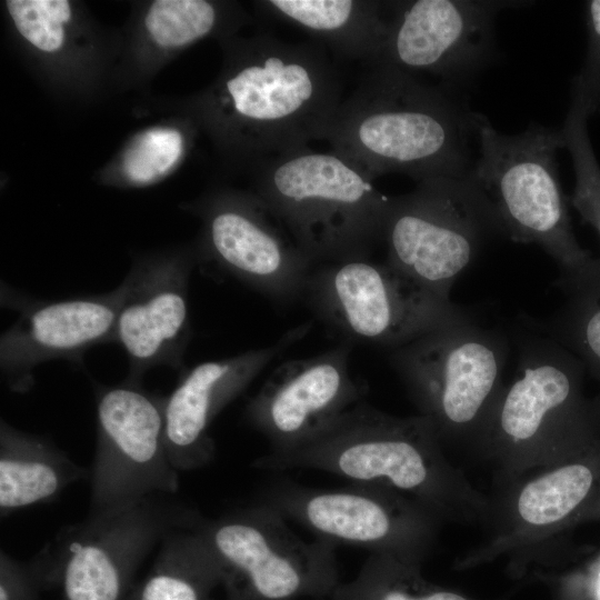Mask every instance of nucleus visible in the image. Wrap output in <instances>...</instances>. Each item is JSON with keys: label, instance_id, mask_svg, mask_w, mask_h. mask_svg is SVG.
I'll use <instances>...</instances> for the list:
<instances>
[{"label": "nucleus", "instance_id": "23", "mask_svg": "<svg viewBox=\"0 0 600 600\" xmlns=\"http://www.w3.org/2000/svg\"><path fill=\"white\" fill-rule=\"evenodd\" d=\"M196 524L176 529L161 541L149 573L128 600H213L224 571Z\"/></svg>", "mask_w": 600, "mask_h": 600}, {"label": "nucleus", "instance_id": "19", "mask_svg": "<svg viewBox=\"0 0 600 600\" xmlns=\"http://www.w3.org/2000/svg\"><path fill=\"white\" fill-rule=\"evenodd\" d=\"M124 296L122 281L106 293L20 302L19 318L0 339V369L8 388L26 393L38 366L61 359L83 367L90 349L113 343Z\"/></svg>", "mask_w": 600, "mask_h": 600}, {"label": "nucleus", "instance_id": "27", "mask_svg": "<svg viewBox=\"0 0 600 600\" xmlns=\"http://www.w3.org/2000/svg\"><path fill=\"white\" fill-rule=\"evenodd\" d=\"M216 4L206 0H157L146 16L150 37L162 47H182L210 34L219 23Z\"/></svg>", "mask_w": 600, "mask_h": 600}, {"label": "nucleus", "instance_id": "10", "mask_svg": "<svg viewBox=\"0 0 600 600\" xmlns=\"http://www.w3.org/2000/svg\"><path fill=\"white\" fill-rule=\"evenodd\" d=\"M287 521L263 502L217 519L200 518L196 529L223 568L228 599L331 596L339 583L337 546L318 538L308 542Z\"/></svg>", "mask_w": 600, "mask_h": 600}, {"label": "nucleus", "instance_id": "12", "mask_svg": "<svg viewBox=\"0 0 600 600\" xmlns=\"http://www.w3.org/2000/svg\"><path fill=\"white\" fill-rule=\"evenodd\" d=\"M260 502L318 539L417 563H423L432 550L442 522L407 496L359 483L330 489L280 483Z\"/></svg>", "mask_w": 600, "mask_h": 600}, {"label": "nucleus", "instance_id": "6", "mask_svg": "<svg viewBox=\"0 0 600 600\" xmlns=\"http://www.w3.org/2000/svg\"><path fill=\"white\" fill-rule=\"evenodd\" d=\"M473 126L479 154L468 176L491 206L500 233L540 246L561 277L588 268L594 258L573 233L558 174L561 130L532 124L519 134H502L477 112Z\"/></svg>", "mask_w": 600, "mask_h": 600}, {"label": "nucleus", "instance_id": "4", "mask_svg": "<svg viewBox=\"0 0 600 600\" xmlns=\"http://www.w3.org/2000/svg\"><path fill=\"white\" fill-rule=\"evenodd\" d=\"M582 362L556 340L528 342L516 378L502 387L473 449L503 484L582 449L600 436V401L583 393Z\"/></svg>", "mask_w": 600, "mask_h": 600}, {"label": "nucleus", "instance_id": "1", "mask_svg": "<svg viewBox=\"0 0 600 600\" xmlns=\"http://www.w3.org/2000/svg\"><path fill=\"white\" fill-rule=\"evenodd\" d=\"M441 444L427 418L396 417L361 401L303 444L270 451L253 466L329 472L407 496L442 522L487 526L491 498L447 459Z\"/></svg>", "mask_w": 600, "mask_h": 600}, {"label": "nucleus", "instance_id": "14", "mask_svg": "<svg viewBox=\"0 0 600 600\" xmlns=\"http://www.w3.org/2000/svg\"><path fill=\"white\" fill-rule=\"evenodd\" d=\"M600 493V436L571 456L499 486L491 498L488 536L456 561L471 569L508 556H531L577 527Z\"/></svg>", "mask_w": 600, "mask_h": 600}, {"label": "nucleus", "instance_id": "32", "mask_svg": "<svg viewBox=\"0 0 600 600\" xmlns=\"http://www.w3.org/2000/svg\"><path fill=\"white\" fill-rule=\"evenodd\" d=\"M591 521H600V493L593 500L590 507L584 511V513L579 520V524Z\"/></svg>", "mask_w": 600, "mask_h": 600}, {"label": "nucleus", "instance_id": "30", "mask_svg": "<svg viewBox=\"0 0 600 600\" xmlns=\"http://www.w3.org/2000/svg\"><path fill=\"white\" fill-rule=\"evenodd\" d=\"M584 8L587 54L571 89L586 99L594 114L600 111V0L588 1Z\"/></svg>", "mask_w": 600, "mask_h": 600}, {"label": "nucleus", "instance_id": "2", "mask_svg": "<svg viewBox=\"0 0 600 600\" xmlns=\"http://www.w3.org/2000/svg\"><path fill=\"white\" fill-rule=\"evenodd\" d=\"M473 113L449 88L372 67L341 102L324 140L372 180L393 172L417 182L459 178L473 163Z\"/></svg>", "mask_w": 600, "mask_h": 600}, {"label": "nucleus", "instance_id": "3", "mask_svg": "<svg viewBox=\"0 0 600 600\" xmlns=\"http://www.w3.org/2000/svg\"><path fill=\"white\" fill-rule=\"evenodd\" d=\"M341 102L321 46L260 34L233 54L206 107L228 143L262 161L324 139Z\"/></svg>", "mask_w": 600, "mask_h": 600}, {"label": "nucleus", "instance_id": "20", "mask_svg": "<svg viewBox=\"0 0 600 600\" xmlns=\"http://www.w3.org/2000/svg\"><path fill=\"white\" fill-rule=\"evenodd\" d=\"M310 328L311 322H306L270 346L204 361L180 373L176 388L164 397L163 408L167 450L178 471L197 470L213 459L210 427L216 417Z\"/></svg>", "mask_w": 600, "mask_h": 600}, {"label": "nucleus", "instance_id": "7", "mask_svg": "<svg viewBox=\"0 0 600 600\" xmlns=\"http://www.w3.org/2000/svg\"><path fill=\"white\" fill-rule=\"evenodd\" d=\"M390 352L391 366L441 442L473 447L503 387L504 338L469 318L427 332Z\"/></svg>", "mask_w": 600, "mask_h": 600}, {"label": "nucleus", "instance_id": "28", "mask_svg": "<svg viewBox=\"0 0 600 600\" xmlns=\"http://www.w3.org/2000/svg\"><path fill=\"white\" fill-rule=\"evenodd\" d=\"M183 153V136L172 128L140 133L126 151L122 169L132 183H150L167 173Z\"/></svg>", "mask_w": 600, "mask_h": 600}, {"label": "nucleus", "instance_id": "15", "mask_svg": "<svg viewBox=\"0 0 600 600\" xmlns=\"http://www.w3.org/2000/svg\"><path fill=\"white\" fill-rule=\"evenodd\" d=\"M514 1H388L387 21L372 67L426 73L452 89L484 67L493 51L497 13Z\"/></svg>", "mask_w": 600, "mask_h": 600}, {"label": "nucleus", "instance_id": "22", "mask_svg": "<svg viewBox=\"0 0 600 600\" xmlns=\"http://www.w3.org/2000/svg\"><path fill=\"white\" fill-rule=\"evenodd\" d=\"M388 1L269 0L271 17L294 26L348 59L373 61L386 30Z\"/></svg>", "mask_w": 600, "mask_h": 600}, {"label": "nucleus", "instance_id": "33", "mask_svg": "<svg viewBox=\"0 0 600 600\" xmlns=\"http://www.w3.org/2000/svg\"><path fill=\"white\" fill-rule=\"evenodd\" d=\"M593 597H594V600H600V564H599V570L597 572V577L593 582Z\"/></svg>", "mask_w": 600, "mask_h": 600}, {"label": "nucleus", "instance_id": "9", "mask_svg": "<svg viewBox=\"0 0 600 600\" xmlns=\"http://www.w3.org/2000/svg\"><path fill=\"white\" fill-rule=\"evenodd\" d=\"M496 232L492 208L467 174L421 181L412 192L392 197L381 241L387 263L450 300L456 279Z\"/></svg>", "mask_w": 600, "mask_h": 600}, {"label": "nucleus", "instance_id": "29", "mask_svg": "<svg viewBox=\"0 0 600 600\" xmlns=\"http://www.w3.org/2000/svg\"><path fill=\"white\" fill-rule=\"evenodd\" d=\"M6 6L17 30L32 46L44 52L61 48L71 18L69 1L8 0Z\"/></svg>", "mask_w": 600, "mask_h": 600}, {"label": "nucleus", "instance_id": "11", "mask_svg": "<svg viewBox=\"0 0 600 600\" xmlns=\"http://www.w3.org/2000/svg\"><path fill=\"white\" fill-rule=\"evenodd\" d=\"M316 314L348 342L403 346L470 317L389 263L354 258L316 267L303 296Z\"/></svg>", "mask_w": 600, "mask_h": 600}, {"label": "nucleus", "instance_id": "34", "mask_svg": "<svg viewBox=\"0 0 600 600\" xmlns=\"http://www.w3.org/2000/svg\"><path fill=\"white\" fill-rule=\"evenodd\" d=\"M226 600H231V599L226 598Z\"/></svg>", "mask_w": 600, "mask_h": 600}, {"label": "nucleus", "instance_id": "26", "mask_svg": "<svg viewBox=\"0 0 600 600\" xmlns=\"http://www.w3.org/2000/svg\"><path fill=\"white\" fill-rule=\"evenodd\" d=\"M592 114L584 98L571 90V104L561 129L576 176L574 189L569 199L582 221L600 234V166L587 128L588 118Z\"/></svg>", "mask_w": 600, "mask_h": 600}, {"label": "nucleus", "instance_id": "5", "mask_svg": "<svg viewBox=\"0 0 600 600\" xmlns=\"http://www.w3.org/2000/svg\"><path fill=\"white\" fill-rule=\"evenodd\" d=\"M261 162L257 196L314 268L368 258L381 241L392 197L342 156L303 147Z\"/></svg>", "mask_w": 600, "mask_h": 600}, {"label": "nucleus", "instance_id": "21", "mask_svg": "<svg viewBox=\"0 0 600 600\" xmlns=\"http://www.w3.org/2000/svg\"><path fill=\"white\" fill-rule=\"evenodd\" d=\"M90 477L48 437L0 422V513L51 502L70 484Z\"/></svg>", "mask_w": 600, "mask_h": 600}, {"label": "nucleus", "instance_id": "18", "mask_svg": "<svg viewBox=\"0 0 600 600\" xmlns=\"http://www.w3.org/2000/svg\"><path fill=\"white\" fill-rule=\"evenodd\" d=\"M189 254H171L137 261L127 277L126 296L118 314L114 342L128 358L127 381L141 384L156 367L179 373L191 339L188 311Z\"/></svg>", "mask_w": 600, "mask_h": 600}, {"label": "nucleus", "instance_id": "31", "mask_svg": "<svg viewBox=\"0 0 600 600\" xmlns=\"http://www.w3.org/2000/svg\"><path fill=\"white\" fill-rule=\"evenodd\" d=\"M42 582L32 561L0 551V600H40Z\"/></svg>", "mask_w": 600, "mask_h": 600}, {"label": "nucleus", "instance_id": "25", "mask_svg": "<svg viewBox=\"0 0 600 600\" xmlns=\"http://www.w3.org/2000/svg\"><path fill=\"white\" fill-rule=\"evenodd\" d=\"M422 563L371 553L357 576L339 582L330 600H477L436 584L421 573Z\"/></svg>", "mask_w": 600, "mask_h": 600}, {"label": "nucleus", "instance_id": "8", "mask_svg": "<svg viewBox=\"0 0 600 600\" xmlns=\"http://www.w3.org/2000/svg\"><path fill=\"white\" fill-rule=\"evenodd\" d=\"M162 497L89 514L62 530L31 560L43 588L58 587L61 600H126L136 572L156 544L201 518Z\"/></svg>", "mask_w": 600, "mask_h": 600}, {"label": "nucleus", "instance_id": "16", "mask_svg": "<svg viewBox=\"0 0 600 600\" xmlns=\"http://www.w3.org/2000/svg\"><path fill=\"white\" fill-rule=\"evenodd\" d=\"M351 342L280 363L246 404L247 421L271 451L297 448L362 401L366 387L349 371Z\"/></svg>", "mask_w": 600, "mask_h": 600}, {"label": "nucleus", "instance_id": "17", "mask_svg": "<svg viewBox=\"0 0 600 600\" xmlns=\"http://www.w3.org/2000/svg\"><path fill=\"white\" fill-rule=\"evenodd\" d=\"M204 219L208 256L226 273L281 301L304 296L314 267L258 196L217 199Z\"/></svg>", "mask_w": 600, "mask_h": 600}, {"label": "nucleus", "instance_id": "24", "mask_svg": "<svg viewBox=\"0 0 600 600\" xmlns=\"http://www.w3.org/2000/svg\"><path fill=\"white\" fill-rule=\"evenodd\" d=\"M558 286L567 301L551 323V338L572 352L600 387V258L560 277ZM596 398L600 401V392Z\"/></svg>", "mask_w": 600, "mask_h": 600}, {"label": "nucleus", "instance_id": "13", "mask_svg": "<svg viewBox=\"0 0 600 600\" xmlns=\"http://www.w3.org/2000/svg\"><path fill=\"white\" fill-rule=\"evenodd\" d=\"M164 397L124 380L96 387L97 439L89 514L174 494L179 471L164 438Z\"/></svg>", "mask_w": 600, "mask_h": 600}]
</instances>
